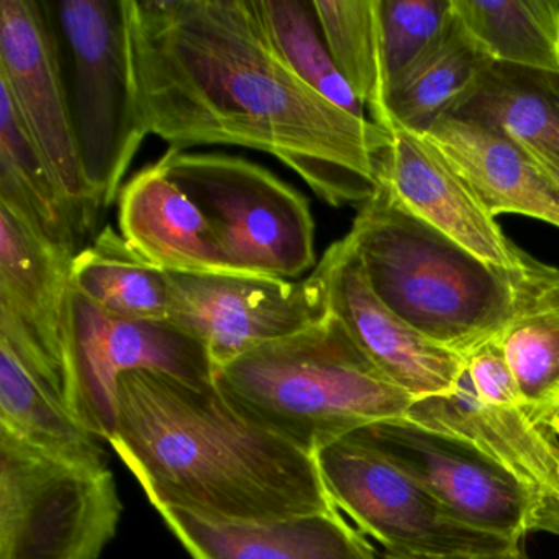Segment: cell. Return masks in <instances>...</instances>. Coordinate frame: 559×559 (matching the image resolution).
<instances>
[{
    "label": "cell",
    "instance_id": "obj_1",
    "mask_svg": "<svg viewBox=\"0 0 559 559\" xmlns=\"http://www.w3.org/2000/svg\"><path fill=\"white\" fill-rule=\"evenodd\" d=\"M126 14L148 135L179 152L230 145L266 153L332 207L376 194L391 133L296 76L254 0H126Z\"/></svg>",
    "mask_w": 559,
    "mask_h": 559
},
{
    "label": "cell",
    "instance_id": "obj_2",
    "mask_svg": "<svg viewBox=\"0 0 559 559\" xmlns=\"http://www.w3.org/2000/svg\"><path fill=\"white\" fill-rule=\"evenodd\" d=\"M109 444L156 510L266 522L336 509L316 457L248 417L215 382L126 372Z\"/></svg>",
    "mask_w": 559,
    "mask_h": 559
},
{
    "label": "cell",
    "instance_id": "obj_3",
    "mask_svg": "<svg viewBox=\"0 0 559 559\" xmlns=\"http://www.w3.org/2000/svg\"><path fill=\"white\" fill-rule=\"evenodd\" d=\"M214 382L248 417L312 456L366 425L405 417L414 404L332 312L217 369Z\"/></svg>",
    "mask_w": 559,
    "mask_h": 559
},
{
    "label": "cell",
    "instance_id": "obj_4",
    "mask_svg": "<svg viewBox=\"0 0 559 559\" xmlns=\"http://www.w3.org/2000/svg\"><path fill=\"white\" fill-rule=\"evenodd\" d=\"M346 238L376 296L437 345L467 358L509 320L507 270L415 217L382 182Z\"/></svg>",
    "mask_w": 559,
    "mask_h": 559
},
{
    "label": "cell",
    "instance_id": "obj_5",
    "mask_svg": "<svg viewBox=\"0 0 559 559\" xmlns=\"http://www.w3.org/2000/svg\"><path fill=\"white\" fill-rule=\"evenodd\" d=\"M158 165L194 202L235 274L297 281L316 270L310 202L240 156L169 148Z\"/></svg>",
    "mask_w": 559,
    "mask_h": 559
},
{
    "label": "cell",
    "instance_id": "obj_6",
    "mask_svg": "<svg viewBox=\"0 0 559 559\" xmlns=\"http://www.w3.org/2000/svg\"><path fill=\"white\" fill-rule=\"evenodd\" d=\"M87 181L103 211L148 136L133 90L126 0L50 2Z\"/></svg>",
    "mask_w": 559,
    "mask_h": 559
},
{
    "label": "cell",
    "instance_id": "obj_7",
    "mask_svg": "<svg viewBox=\"0 0 559 559\" xmlns=\"http://www.w3.org/2000/svg\"><path fill=\"white\" fill-rule=\"evenodd\" d=\"M120 516L109 467L48 456L0 428V559H99Z\"/></svg>",
    "mask_w": 559,
    "mask_h": 559
},
{
    "label": "cell",
    "instance_id": "obj_8",
    "mask_svg": "<svg viewBox=\"0 0 559 559\" xmlns=\"http://www.w3.org/2000/svg\"><path fill=\"white\" fill-rule=\"evenodd\" d=\"M333 506L389 552L497 555L520 543L461 523L424 486L348 433L313 454Z\"/></svg>",
    "mask_w": 559,
    "mask_h": 559
},
{
    "label": "cell",
    "instance_id": "obj_9",
    "mask_svg": "<svg viewBox=\"0 0 559 559\" xmlns=\"http://www.w3.org/2000/svg\"><path fill=\"white\" fill-rule=\"evenodd\" d=\"M424 486L461 523L520 543L533 530L558 533L543 500L469 441L399 417L352 431Z\"/></svg>",
    "mask_w": 559,
    "mask_h": 559
},
{
    "label": "cell",
    "instance_id": "obj_10",
    "mask_svg": "<svg viewBox=\"0 0 559 559\" xmlns=\"http://www.w3.org/2000/svg\"><path fill=\"white\" fill-rule=\"evenodd\" d=\"M453 392L414 401L405 417L469 441L512 471L555 520L559 535V444L533 420L512 369L496 342L464 358Z\"/></svg>",
    "mask_w": 559,
    "mask_h": 559
},
{
    "label": "cell",
    "instance_id": "obj_11",
    "mask_svg": "<svg viewBox=\"0 0 559 559\" xmlns=\"http://www.w3.org/2000/svg\"><path fill=\"white\" fill-rule=\"evenodd\" d=\"M67 353L84 427L109 443L117 424V384L130 371H152L192 384L214 382L204 346L169 320L112 316L70 287Z\"/></svg>",
    "mask_w": 559,
    "mask_h": 559
},
{
    "label": "cell",
    "instance_id": "obj_12",
    "mask_svg": "<svg viewBox=\"0 0 559 559\" xmlns=\"http://www.w3.org/2000/svg\"><path fill=\"white\" fill-rule=\"evenodd\" d=\"M0 84L11 93L84 230H93L103 207L84 173L50 2H0Z\"/></svg>",
    "mask_w": 559,
    "mask_h": 559
},
{
    "label": "cell",
    "instance_id": "obj_13",
    "mask_svg": "<svg viewBox=\"0 0 559 559\" xmlns=\"http://www.w3.org/2000/svg\"><path fill=\"white\" fill-rule=\"evenodd\" d=\"M316 271L284 281L245 274H169L168 320L194 336L215 371L329 316Z\"/></svg>",
    "mask_w": 559,
    "mask_h": 559
},
{
    "label": "cell",
    "instance_id": "obj_14",
    "mask_svg": "<svg viewBox=\"0 0 559 559\" xmlns=\"http://www.w3.org/2000/svg\"><path fill=\"white\" fill-rule=\"evenodd\" d=\"M73 258L0 207V342L83 424L64 336Z\"/></svg>",
    "mask_w": 559,
    "mask_h": 559
},
{
    "label": "cell",
    "instance_id": "obj_15",
    "mask_svg": "<svg viewBox=\"0 0 559 559\" xmlns=\"http://www.w3.org/2000/svg\"><path fill=\"white\" fill-rule=\"evenodd\" d=\"M313 271L330 312L392 382L414 401L454 391L466 365L463 356L412 329L376 296L348 238L330 245Z\"/></svg>",
    "mask_w": 559,
    "mask_h": 559
},
{
    "label": "cell",
    "instance_id": "obj_16",
    "mask_svg": "<svg viewBox=\"0 0 559 559\" xmlns=\"http://www.w3.org/2000/svg\"><path fill=\"white\" fill-rule=\"evenodd\" d=\"M378 159V179L415 217L447 235L484 263L516 266L522 248L513 245L480 204L463 176L424 135L394 127Z\"/></svg>",
    "mask_w": 559,
    "mask_h": 559
},
{
    "label": "cell",
    "instance_id": "obj_17",
    "mask_svg": "<svg viewBox=\"0 0 559 559\" xmlns=\"http://www.w3.org/2000/svg\"><path fill=\"white\" fill-rule=\"evenodd\" d=\"M192 559H379L338 509L266 522H218L159 509Z\"/></svg>",
    "mask_w": 559,
    "mask_h": 559
},
{
    "label": "cell",
    "instance_id": "obj_18",
    "mask_svg": "<svg viewBox=\"0 0 559 559\" xmlns=\"http://www.w3.org/2000/svg\"><path fill=\"white\" fill-rule=\"evenodd\" d=\"M425 139L463 176L492 217L525 215L559 228V188L506 133L443 116Z\"/></svg>",
    "mask_w": 559,
    "mask_h": 559
},
{
    "label": "cell",
    "instance_id": "obj_19",
    "mask_svg": "<svg viewBox=\"0 0 559 559\" xmlns=\"http://www.w3.org/2000/svg\"><path fill=\"white\" fill-rule=\"evenodd\" d=\"M119 227L127 243L165 273L235 274L204 215L158 162L123 186Z\"/></svg>",
    "mask_w": 559,
    "mask_h": 559
},
{
    "label": "cell",
    "instance_id": "obj_20",
    "mask_svg": "<svg viewBox=\"0 0 559 559\" xmlns=\"http://www.w3.org/2000/svg\"><path fill=\"white\" fill-rule=\"evenodd\" d=\"M509 273L512 307L493 338L536 424L559 405V267L520 250Z\"/></svg>",
    "mask_w": 559,
    "mask_h": 559
},
{
    "label": "cell",
    "instance_id": "obj_21",
    "mask_svg": "<svg viewBox=\"0 0 559 559\" xmlns=\"http://www.w3.org/2000/svg\"><path fill=\"white\" fill-rule=\"evenodd\" d=\"M0 207L60 250L76 254L84 230L50 163L0 84Z\"/></svg>",
    "mask_w": 559,
    "mask_h": 559
},
{
    "label": "cell",
    "instance_id": "obj_22",
    "mask_svg": "<svg viewBox=\"0 0 559 559\" xmlns=\"http://www.w3.org/2000/svg\"><path fill=\"white\" fill-rule=\"evenodd\" d=\"M447 116L492 127L559 159V73L489 61Z\"/></svg>",
    "mask_w": 559,
    "mask_h": 559
},
{
    "label": "cell",
    "instance_id": "obj_23",
    "mask_svg": "<svg viewBox=\"0 0 559 559\" xmlns=\"http://www.w3.org/2000/svg\"><path fill=\"white\" fill-rule=\"evenodd\" d=\"M489 61L453 9L440 40L389 87L384 130L401 127L425 135L447 116Z\"/></svg>",
    "mask_w": 559,
    "mask_h": 559
},
{
    "label": "cell",
    "instance_id": "obj_24",
    "mask_svg": "<svg viewBox=\"0 0 559 559\" xmlns=\"http://www.w3.org/2000/svg\"><path fill=\"white\" fill-rule=\"evenodd\" d=\"M0 428L48 456L83 466H107L103 440L80 424L2 342Z\"/></svg>",
    "mask_w": 559,
    "mask_h": 559
},
{
    "label": "cell",
    "instance_id": "obj_25",
    "mask_svg": "<svg viewBox=\"0 0 559 559\" xmlns=\"http://www.w3.org/2000/svg\"><path fill=\"white\" fill-rule=\"evenodd\" d=\"M71 286L97 307L130 320L169 317V273L143 260L112 227L74 254Z\"/></svg>",
    "mask_w": 559,
    "mask_h": 559
},
{
    "label": "cell",
    "instance_id": "obj_26",
    "mask_svg": "<svg viewBox=\"0 0 559 559\" xmlns=\"http://www.w3.org/2000/svg\"><path fill=\"white\" fill-rule=\"evenodd\" d=\"M453 9L490 60L559 73V0H453Z\"/></svg>",
    "mask_w": 559,
    "mask_h": 559
},
{
    "label": "cell",
    "instance_id": "obj_27",
    "mask_svg": "<svg viewBox=\"0 0 559 559\" xmlns=\"http://www.w3.org/2000/svg\"><path fill=\"white\" fill-rule=\"evenodd\" d=\"M330 55L371 122L385 127L381 0H312Z\"/></svg>",
    "mask_w": 559,
    "mask_h": 559
},
{
    "label": "cell",
    "instance_id": "obj_28",
    "mask_svg": "<svg viewBox=\"0 0 559 559\" xmlns=\"http://www.w3.org/2000/svg\"><path fill=\"white\" fill-rule=\"evenodd\" d=\"M254 4L277 57L293 73L340 109L368 119L330 55L312 0H254Z\"/></svg>",
    "mask_w": 559,
    "mask_h": 559
},
{
    "label": "cell",
    "instance_id": "obj_29",
    "mask_svg": "<svg viewBox=\"0 0 559 559\" xmlns=\"http://www.w3.org/2000/svg\"><path fill=\"white\" fill-rule=\"evenodd\" d=\"M451 17L453 0H381L382 60L388 91L440 40Z\"/></svg>",
    "mask_w": 559,
    "mask_h": 559
},
{
    "label": "cell",
    "instance_id": "obj_30",
    "mask_svg": "<svg viewBox=\"0 0 559 559\" xmlns=\"http://www.w3.org/2000/svg\"><path fill=\"white\" fill-rule=\"evenodd\" d=\"M382 559H528L522 546H515L506 552H497V555L480 556H448V558H431V556L407 555V552H389L384 551Z\"/></svg>",
    "mask_w": 559,
    "mask_h": 559
},
{
    "label": "cell",
    "instance_id": "obj_31",
    "mask_svg": "<svg viewBox=\"0 0 559 559\" xmlns=\"http://www.w3.org/2000/svg\"><path fill=\"white\" fill-rule=\"evenodd\" d=\"M525 150L528 152V155L532 156L533 162H535L559 188V159L548 155V153L538 152V150L532 148V146H525Z\"/></svg>",
    "mask_w": 559,
    "mask_h": 559
},
{
    "label": "cell",
    "instance_id": "obj_32",
    "mask_svg": "<svg viewBox=\"0 0 559 559\" xmlns=\"http://www.w3.org/2000/svg\"><path fill=\"white\" fill-rule=\"evenodd\" d=\"M543 427L548 428L552 435H558L559 437V405L546 415L545 420H543Z\"/></svg>",
    "mask_w": 559,
    "mask_h": 559
},
{
    "label": "cell",
    "instance_id": "obj_33",
    "mask_svg": "<svg viewBox=\"0 0 559 559\" xmlns=\"http://www.w3.org/2000/svg\"><path fill=\"white\" fill-rule=\"evenodd\" d=\"M558 476H559V467H558Z\"/></svg>",
    "mask_w": 559,
    "mask_h": 559
}]
</instances>
